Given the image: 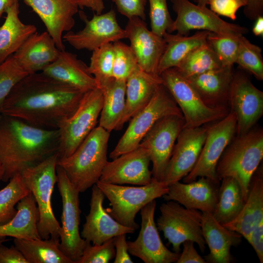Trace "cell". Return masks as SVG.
Here are the masks:
<instances>
[{
	"mask_svg": "<svg viewBox=\"0 0 263 263\" xmlns=\"http://www.w3.org/2000/svg\"><path fill=\"white\" fill-rule=\"evenodd\" d=\"M85 93L41 72L31 74L13 88L0 113L38 128L58 130L76 111Z\"/></svg>",
	"mask_w": 263,
	"mask_h": 263,
	"instance_id": "1",
	"label": "cell"
},
{
	"mask_svg": "<svg viewBox=\"0 0 263 263\" xmlns=\"http://www.w3.org/2000/svg\"><path fill=\"white\" fill-rule=\"evenodd\" d=\"M59 130H47L1 114L0 118V159L7 182L25 169L57 153Z\"/></svg>",
	"mask_w": 263,
	"mask_h": 263,
	"instance_id": "2",
	"label": "cell"
},
{
	"mask_svg": "<svg viewBox=\"0 0 263 263\" xmlns=\"http://www.w3.org/2000/svg\"><path fill=\"white\" fill-rule=\"evenodd\" d=\"M110 132L95 127L69 156L57 160V165L65 171L77 190L84 192L99 181L108 162Z\"/></svg>",
	"mask_w": 263,
	"mask_h": 263,
	"instance_id": "3",
	"label": "cell"
},
{
	"mask_svg": "<svg viewBox=\"0 0 263 263\" xmlns=\"http://www.w3.org/2000/svg\"><path fill=\"white\" fill-rule=\"evenodd\" d=\"M263 159V130L256 125L247 132L235 136L220 158L216 174L223 178L235 179L246 201L251 178Z\"/></svg>",
	"mask_w": 263,
	"mask_h": 263,
	"instance_id": "4",
	"label": "cell"
},
{
	"mask_svg": "<svg viewBox=\"0 0 263 263\" xmlns=\"http://www.w3.org/2000/svg\"><path fill=\"white\" fill-rule=\"evenodd\" d=\"M57 160L58 153H56L20 174L37 204L39 214L37 228L42 239L59 240L61 226L55 216L51 204L54 187L57 181Z\"/></svg>",
	"mask_w": 263,
	"mask_h": 263,
	"instance_id": "5",
	"label": "cell"
},
{
	"mask_svg": "<svg viewBox=\"0 0 263 263\" xmlns=\"http://www.w3.org/2000/svg\"><path fill=\"white\" fill-rule=\"evenodd\" d=\"M96 185L110 201L111 207L106 211L121 225L136 230L139 225L135 218L147 204L162 197L169 186L152 177L150 183L139 187L124 186L98 181Z\"/></svg>",
	"mask_w": 263,
	"mask_h": 263,
	"instance_id": "6",
	"label": "cell"
},
{
	"mask_svg": "<svg viewBox=\"0 0 263 263\" xmlns=\"http://www.w3.org/2000/svg\"><path fill=\"white\" fill-rule=\"evenodd\" d=\"M160 76L182 113L185 127L210 124L222 119L229 112L228 107L213 108L207 105L189 81L174 68L165 70Z\"/></svg>",
	"mask_w": 263,
	"mask_h": 263,
	"instance_id": "7",
	"label": "cell"
},
{
	"mask_svg": "<svg viewBox=\"0 0 263 263\" xmlns=\"http://www.w3.org/2000/svg\"><path fill=\"white\" fill-rule=\"evenodd\" d=\"M171 114L182 115L174 100L162 83L149 103L130 120L129 124L109 155L112 160L138 147L142 140L161 118Z\"/></svg>",
	"mask_w": 263,
	"mask_h": 263,
	"instance_id": "8",
	"label": "cell"
},
{
	"mask_svg": "<svg viewBox=\"0 0 263 263\" xmlns=\"http://www.w3.org/2000/svg\"><path fill=\"white\" fill-rule=\"evenodd\" d=\"M57 184L62 204L59 248L74 263H77L89 242L80 234L81 210L79 192L68 178L65 171L57 165Z\"/></svg>",
	"mask_w": 263,
	"mask_h": 263,
	"instance_id": "9",
	"label": "cell"
},
{
	"mask_svg": "<svg viewBox=\"0 0 263 263\" xmlns=\"http://www.w3.org/2000/svg\"><path fill=\"white\" fill-rule=\"evenodd\" d=\"M160 210L157 228L172 244L174 252L180 253L181 244L186 241H193L204 252L206 244L202 232L201 211L187 208L173 201L162 204Z\"/></svg>",
	"mask_w": 263,
	"mask_h": 263,
	"instance_id": "10",
	"label": "cell"
},
{
	"mask_svg": "<svg viewBox=\"0 0 263 263\" xmlns=\"http://www.w3.org/2000/svg\"><path fill=\"white\" fill-rule=\"evenodd\" d=\"M103 102L100 89L96 88L85 93L76 111L58 129V159L71 155L96 127Z\"/></svg>",
	"mask_w": 263,
	"mask_h": 263,
	"instance_id": "11",
	"label": "cell"
},
{
	"mask_svg": "<svg viewBox=\"0 0 263 263\" xmlns=\"http://www.w3.org/2000/svg\"><path fill=\"white\" fill-rule=\"evenodd\" d=\"M236 117L229 111L222 119L207 124L206 139L198 161L192 170L183 178L184 183L205 177L219 183L216 166L222 153L236 135Z\"/></svg>",
	"mask_w": 263,
	"mask_h": 263,
	"instance_id": "12",
	"label": "cell"
},
{
	"mask_svg": "<svg viewBox=\"0 0 263 263\" xmlns=\"http://www.w3.org/2000/svg\"><path fill=\"white\" fill-rule=\"evenodd\" d=\"M176 18L167 32L188 36L190 30L207 31L211 33L239 37L248 32V29L230 23L220 18L207 6L195 4L189 0H170Z\"/></svg>",
	"mask_w": 263,
	"mask_h": 263,
	"instance_id": "13",
	"label": "cell"
},
{
	"mask_svg": "<svg viewBox=\"0 0 263 263\" xmlns=\"http://www.w3.org/2000/svg\"><path fill=\"white\" fill-rule=\"evenodd\" d=\"M183 115L171 114L159 119L140 144L149 151L152 164V177L162 181L177 137L185 126Z\"/></svg>",
	"mask_w": 263,
	"mask_h": 263,
	"instance_id": "14",
	"label": "cell"
},
{
	"mask_svg": "<svg viewBox=\"0 0 263 263\" xmlns=\"http://www.w3.org/2000/svg\"><path fill=\"white\" fill-rule=\"evenodd\" d=\"M228 104L236 117V135H240L255 127L263 115V92L242 73H234L231 82Z\"/></svg>",
	"mask_w": 263,
	"mask_h": 263,
	"instance_id": "15",
	"label": "cell"
},
{
	"mask_svg": "<svg viewBox=\"0 0 263 263\" xmlns=\"http://www.w3.org/2000/svg\"><path fill=\"white\" fill-rule=\"evenodd\" d=\"M80 16L85 22L84 28L77 32L68 31L62 37L63 40L76 50L93 51L126 38V31L118 24L113 9L104 14H94L90 19L83 13H80Z\"/></svg>",
	"mask_w": 263,
	"mask_h": 263,
	"instance_id": "16",
	"label": "cell"
},
{
	"mask_svg": "<svg viewBox=\"0 0 263 263\" xmlns=\"http://www.w3.org/2000/svg\"><path fill=\"white\" fill-rule=\"evenodd\" d=\"M156 206L154 200L140 210L141 229L134 241L127 242L129 253L145 263H176L180 253L169 250L160 237L154 221Z\"/></svg>",
	"mask_w": 263,
	"mask_h": 263,
	"instance_id": "17",
	"label": "cell"
},
{
	"mask_svg": "<svg viewBox=\"0 0 263 263\" xmlns=\"http://www.w3.org/2000/svg\"><path fill=\"white\" fill-rule=\"evenodd\" d=\"M207 124L194 128L184 127L181 131L162 182L169 186L180 181L192 170L206 139Z\"/></svg>",
	"mask_w": 263,
	"mask_h": 263,
	"instance_id": "18",
	"label": "cell"
},
{
	"mask_svg": "<svg viewBox=\"0 0 263 263\" xmlns=\"http://www.w3.org/2000/svg\"><path fill=\"white\" fill-rule=\"evenodd\" d=\"M150 162L148 150L139 144L135 149L108 161L99 181L116 185H148L152 177L149 169Z\"/></svg>",
	"mask_w": 263,
	"mask_h": 263,
	"instance_id": "19",
	"label": "cell"
},
{
	"mask_svg": "<svg viewBox=\"0 0 263 263\" xmlns=\"http://www.w3.org/2000/svg\"><path fill=\"white\" fill-rule=\"evenodd\" d=\"M128 19L124 29L138 66L147 73L158 75V65L166 48L164 38L150 30L140 18Z\"/></svg>",
	"mask_w": 263,
	"mask_h": 263,
	"instance_id": "20",
	"label": "cell"
},
{
	"mask_svg": "<svg viewBox=\"0 0 263 263\" xmlns=\"http://www.w3.org/2000/svg\"><path fill=\"white\" fill-rule=\"evenodd\" d=\"M22 0L38 16L58 49L65 50L63 33L71 31L75 25L74 16L78 12L77 0Z\"/></svg>",
	"mask_w": 263,
	"mask_h": 263,
	"instance_id": "21",
	"label": "cell"
},
{
	"mask_svg": "<svg viewBox=\"0 0 263 263\" xmlns=\"http://www.w3.org/2000/svg\"><path fill=\"white\" fill-rule=\"evenodd\" d=\"M92 190L90 212L80 234L83 239L101 244L118 235L134 233L135 230L121 225L106 211L103 205L105 196L96 184Z\"/></svg>",
	"mask_w": 263,
	"mask_h": 263,
	"instance_id": "22",
	"label": "cell"
},
{
	"mask_svg": "<svg viewBox=\"0 0 263 263\" xmlns=\"http://www.w3.org/2000/svg\"><path fill=\"white\" fill-rule=\"evenodd\" d=\"M219 183L201 177L188 183L174 182L169 185L168 191L162 197L184 207L212 213L218 199Z\"/></svg>",
	"mask_w": 263,
	"mask_h": 263,
	"instance_id": "23",
	"label": "cell"
},
{
	"mask_svg": "<svg viewBox=\"0 0 263 263\" xmlns=\"http://www.w3.org/2000/svg\"><path fill=\"white\" fill-rule=\"evenodd\" d=\"M201 228L209 249L204 258L206 263H230L231 248L240 244L242 235L219 223L211 213L207 212H202Z\"/></svg>",
	"mask_w": 263,
	"mask_h": 263,
	"instance_id": "24",
	"label": "cell"
},
{
	"mask_svg": "<svg viewBox=\"0 0 263 263\" xmlns=\"http://www.w3.org/2000/svg\"><path fill=\"white\" fill-rule=\"evenodd\" d=\"M41 72L85 93L97 88L88 66L76 55L65 50L60 51L56 59Z\"/></svg>",
	"mask_w": 263,
	"mask_h": 263,
	"instance_id": "25",
	"label": "cell"
},
{
	"mask_svg": "<svg viewBox=\"0 0 263 263\" xmlns=\"http://www.w3.org/2000/svg\"><path fill=\"white\" fill-rule=\"evenodd\" d=\"M60 50L48 33H35L22 44L14 56L29 74L41 72L54 61Z\"/></svg>",
	"mask_w": 263,
	"mask_h": 263,
	"instance_id": "26",
	"label": "cell"
},
{
	"mask_svg": "<svg viewBox=\"0 0 263 263\" xmlns=\"http://www.w3.org/2000/svg\"><path fill=\"white\" fill-rule=\"evenodd\" d=\"M162 83L160 75L147 73L138 66L126 80L125 109L116 130H121L149 103Z\"/></svg>",
	"mask_w": 263,
	"mask_h": 263,
	"instance_id": "27",
	"label": "cell"
},
{
	"mask_svg": "<svg viewBox=\"0 0 263 263\" xmlns=\"http://www.w3.org/2000/svg\"><path fill=\"white\" fill-rule=\"evenodd\" d=\"M263 222V168L260 165L253 173L244 206L237 217L223 225L246 240L253 229Z\"/></svg>",
	"mask_w": 263,
	"mask_h": 263,
	"instance_id": "28",
	"label": "cell"
},
{
	"mask_svg": "<svg viewBox=\"0 0 263 263\" xmlns=\"http://www.w3.org/2000/svg\"><path fill=\"white\" fill-rule=\"evenodd\" d=\"M232 67L224 66L186 78L207 105L213 108L227 107L234 74Z\"/></svg>",
	"mask_w": 263,
	"mask_h": 263,
	"instance_id": "29",
	"label": "cell"
},
{
	"mask_svg": "<svg viewBox=\"0 0 263 263\" xmlns=\"http://www.w3.org/2000/svg\"><path fill=\"white\" fill-rule=\"evenodd\" d=\"M17 212L8 223L0 225V240L40 238L37 228L39 214L35 199L30 192L17 204Z\"/></svg>",
	"mask_w": 263,
	"mask_h": 263,
	"instance_id": "30",
	"label": "cell"
},
{
	"mask_svg": "<svg viewBox=\"0 0 263 263\" xmlns=\"http://www.w3.org/2000/svg\"><path fill=\"white\" fill-rule=\"evenodd\" d=\"M19 1H16L5 13V20L0 27V64L14 54L24 42L37 32L36 27L24 23L19 17Z\"/></svg>",
	"mask_w": 263,
	"mask_h": 263,
	"instance_id": "31",
	"label": "cell"
},
{
	"mask_svg": "<svg viewBox=\"0 0 263 263\" xmlns=\"http://www.w3.org/2000/svg\"><path fill=\"white\" fill-rule=\"evenodd\" d=\"M209 32L202 30L190 36L166 32L163 36L166 48L159 61L158 75L168 69L176 67L190 52L206 43Z\"/></svg>",
	"mask_w": 263,
	"mask_h": 263,
	"instance_id": "32",
	"label": "cell"
},
{
	"mask_svg": "<svg viewBox=\"0 0 263 263\" xmlns=\"http://www.w3.org/2000/svg\"><path fill=\"white\" fill-rule=\"evenodd\" d=\"M126 81L113 79L101 89L103 102L99 126L111 132L116 130L123 116L126 106Z\"/></svg>",
	"mask_w": 263,
	"mask_h": 263,
	"instance_id": "33",
	"label": "cell"
},
{
	"mask_svg": "<svg viewBox=\"0 0 263 263\" xmlns=\"http://www.w3.org/2000/svg\"><path fill=\"white\" fill-rule=\"evenodd\" d=\"M14 245L28 263H74L59 248V240L17 239Z\"/></svg>",
	"mask_w": 263,
	"mask_h": 263,
	"instance_id": "34",
	"label": "cell"
},
{
	"mask_svg": "<svg viewBox=\"0 0 263 263\" xmlns=\"http://www.w3.org/2000/svg\"><path fill=\"white\" fill-rule=\"evenodd\" d=\"M219 186L218 199L212 215L222 225L234 220L242 210L245 201L237 181L233 178H223Z\"/></svg>",
	"mask_w": 263,
	"mask_h": 263,
	"instance_id": "35",
	"label": "cell"
},
{
	"mask_svg": "<svg viewBox=\"0 0 263 263\" xmlns=\"http://www.w3.org/2000/svg\"><path fill=\"white\" fill-rule=\"evenodd\" d=\"M224 67L207 42L190 52L174 68L187 78Z\"/></svg>",
	"mask_w": 263,
	"mask_h": 263,
	"instance_id": "36",
	"label": "cell"
},
{
	"mask_svg": "<svg viewBox=\"0 0 263 263\" xmlns=\"http://www.w3.org/2000/svg\"><path fill=\"white\" fill-rule=\"evenodd\" d=\"M0 190V225L9 222L15 216L17 204L30 192L20 174H16Z\"/></svg>",
	"mask_w": 263,
	"mask_h": 263,
	"instance_id": "37",
	"label": "cell"
},
{
	"mask_svg": "<svg viewBox=\"0 0 263 263\" xmlns=\"http://www.w3.org/2000/svg\"><path fill=\"white\" fill-rule=\"evenodd\" d=\"M88 66L97 88L101 90L114 79L113 75L114 50L113 43L102 45L92 51Z\"/></svg>",
	"mask_w": 263,
	"mask_h": 263,
	"instance_id": "38",
	"label": "cell"
},
{
	"mask_svg": "<svg viewBox=\"0 0 263 263\" xmlns=\"http://www.w3.org/2000/svg\"><path fill=\"white\" fill-rule=\"evenodd\" d=\"M235 63L251 73L257 79L263 80L262 49L252 43L244 35L239 38V50Z\"/></svg>",
	"mask_w": 263,
	"mask_h": 263,
	"instance_id": "39",
	"label": "cell"
},
{
	"mask_svg": "<svg viewBox=\"0 0 263 263\" xmlns=\"http://www.w3.org/2000/svg\"><path fill=\"white\" fill-rule=\"evenodd\" d=\"M114 50L113 75L114 79L126 80L138 67L131 47L120 40L113 43Z\"/></svg>",
	"mask_w": 263,
	"mask_h": 263,
	"instance_id": "40",
	"label": "cell"
},
{
	"mask_svg": "<svg viewBox=\"0 0 263 263\" xmlns=\"http://www.w3.org/2000/svg\"><path fill=\"white\" fill-rule=\"evenodd\" d=\"M240 37H234L209 32L207 42L224 66H233L235 63L239 50Z\"/></svg>",
	"mask_w": 263,
	"mask_h": 263,
	"instance_id": "41",
	"label": "cell"
},
{
	"mask_svg": "<svg viewBox=\"0 0 263 263\" xmlns=\"http://www.w3.org/2000/svg\"><path fill=\"white\" fill-rule=\"evenodd\" d=\"M28 75L13 55L0 64V108L13 88Z\"/></svg>",
	"mask_w": 263,
	"mask_h": 263,
	"instance_id": "42",
	"label": "cell"
},
{
	"mask_svg": "<svg viewBox=\"0 0 263 263\" xmlns=\"http://www.w3.org/2000/svg\"><path fill=\"white\" fill-rule=\"evenodd\" d=\"M151 31L163 37L171 25L173 20L170 15L167 0H148Z\"/></svg>",
	"mask_w": 263,
	"mask_h": 263,
	"instance_id": "43",
	"label": "cell"
},
{
	"mask_svg": "<svg viewBox=\"0 0 263 263\" xmlns=\"http://www.w3.org/2000/svg\"><path fill=\"white\" fill-rule=\"evenodd\" d=\"M112 238L101 244L88 242L77 263H108L114 258L115 251Z\"/></svg>",
	"mask_w": 263,
	"mask_h": 263,
	"instance_id": "44",
	"label": "cell"
},
{
	"mask_svg": "<svg viewBox=\"0 0 263 263\" xmlns=\"http://www.w3.org/2000/svg\"><path fill=\"white\" fill-rule=\"evenodd\" d=\"M247 0H209L210 10L217 15L226 17L232 20L236 19L238 9L245 6Z\"/></svg>",
	"mask_w": 263,
	"mask_h": 263,
	"instance_id": "45",
	"label": "cell"
},
{
	"mask_svg": "<svg viewBox=\"0 0 263 263\" xmlns=\"http://www.w3.org/2000/svg\"><path fill=\"white\" fill-rule=\"evenodd\" d=\"M117 11L128 19L138 17L146 19L145 6L147 0H112Z\"/></svg>",
	"mask_w": 263,
	"mask_h": 263,
	"instance_id": "46",
	"label": "cell"
},
{
	"mask_svg": "<svg viewBox=\"0 0 263 263\" xmlns=\"http://www.w3.org/2000/svg\"><path fill=\"white\" fill-rule=\"evenodd\" d=\"M126 234L118 235L114 238L115 254L114 263H132L128 251Z\"/></svg>",
	"mask_w": 263,
	"mask_h": 263,
	"instance_id": "47",
	"label": "cell"
},
{
	"mask_svg": "<svg viewBox=\"0 0 263 263\" xmlns=\"http://www.w3.org/2000/svg\"><path fill=\"white\" fill-rule=\"evenodd\" d=\"M195 243L186 241L183 244V249L176 263H206L205 259L201 257L195 248Z\"/></svg>",
	"mask_w": 263,
	"mask_h": 263,
	"instance_id": "48",
	"label": "cell"
},
{
	"mask_svg": "<svg viewBox=\"0 0 263 263\" xmlns=\"http://www.w3.org/2000/svg\"><path fill=\"white\" fill-rule=\"evenodd\" d=\"M246 240L254 248L261 263H263V222L251 232Z\"/></svg>",
	"mask_w": 263,
	"mask_h": 263,
	"instance_id": "49",
	"label": "cell"
},
{
	"mask_svg": "<svg viewBox=\"0 0 263 263\" xmlns=\"http://www.w3.org/2000/svg\"><path fill=\"white\" fill-rule=\"evenodd\" d=\"M0 263H28L15 245L8 247L0 243Z\"/></svg>",
	"mask_w": 263,
	"mask_h": 263,
	"instance_id": "50",
	"label": "cell"
},
{
	"mask_svg": "<svg viewBox=\"0 0 263 263\" xmlns=\"http://www.w3.org/2000/svg\"><path fill=\"white\" fill-rule=\"evenodd\" d=\"M244 14L247 18L252 20L263 16V0H247Z\"/></svg>",
	"mask_w": 263,
	"mask_h": 263,
	"instance_id": "51",
	"label": "cell"
},
{
	"mask_svg": "<svg viewBox=\"0 0 263 263\" xmlns=\"http://www.w3.org/2000/svg\"><path fill=\"white\" fill-rule=\"evenodd\" d=\"M79 8H89L96 14H100L105 9L104 0H77Z\"/></svg>",
	"mask_w": 263,
	"mask_h": 263,
	"instance_id": "52",
	"label": "cell"
},
{
	"mask_svg": "<svg viewBox=\"0 0 263 263\" xmlns=\"http://www.w3.org/2000/svg\"><path fill=\"white\" fill-rule=\"evenodd\" d=\"M253 34L256 36L263 35V17H258L256 19L252 29Z\"/></svg>",
	"mask_w": 263,
	"mask_h": 263,
	"instance_id": "53",
	"label": "cell"
},
{
	"mask_svg": "<svg viewBox=\"0 0 263 263\" xmlns=\"http://www.w3.org/2000/svg\"><path fill=\"white\" fill-rule=\"evenodd\" d=\"M17 0H0V19L2 15L5 13L7 9Z\"/></svg>",
	"mask_w": 263,
	"mask_h": 263,
	"instance_id": "54",
	"label": "cell"
},
{
	"mask_svg": "<svg viewBox=\"0 0 263 263\" xmlns=\"http://www.w3.org/2000/svg\"><path fill=\"white\" fill-rule=\"evenodd\" d=\"M197 5L201 6H207L209 0H193Z\"/></svg>",
	"mask_w": 263,
	"mask_h": 263,
	"instance_id": "55",
	"label": "cell"
},
{
	"mask_svg": "<svg viewBox=\"0 0 263 263\" xmlns=\"http://www.w3.org/2000/svg\"><path fill=\"white\" fill-rule=\"evenodd\" d=\"M4 174V170L3 165L0 159V182L3 181Z\"/></svg>",
	"mask_w": 263,
	"mask_h": 263,
	"instance_id": "56",
	"label": "cell"
},
{
	"mask_svg": "<svg viewBox=\"0 0 263 263\" xmlns=\"http://www.w3.org/2000/svg\"><path fill=\"white\" fill-rule=\"evenodd\" d=\"M9 240H10L9 239H6V238L4 239H1V240H0V243H3L5 242H7Z\"/></svg>",
	"mask_w": 263,
	"mask_h": 263,
	"instance_id": "57",
	"label": "cell"
},
{
	"mask_svg": "<svg viewBox=\"0 0 263 263\" xmlns=\"http://www.w3.org/2000/svg\"><path fill=\"white\" fill-rule=\"evenodd\" d=\"M1 116V114L0 113V118Z\"/></svg>",
	"mask_w": 263,
	"mask_h": 263,
	"instance_id": "58",
	"label": "cell"
}]
</instances>
